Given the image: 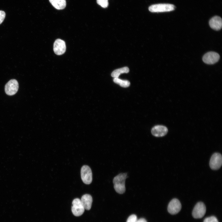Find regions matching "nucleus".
I'll list each match as a JSON object with an SVG mask.
<instances>
[{
	"instance_id": "nucleus-21",
	"label": "nucleus",
	"mask_w": 222,
	"mask_h": 222,
	"mask_svg": "<svg viewBox=\"0 0 222 222\" xmlns=\"http://www.w3.org/2000/svg\"><path fill=\"white\" fill-rule=\"evenodd\" d=\"M137 222H147L146 220L144 218H142L138 220Z\"/></svg>"
},
{
	"instance_id": "nucleus-13",
	"label": "nucleus",
	"mask_w": 222,
	"mask_h": 222,
	"mask_svg": "<svg viewBox=\"0 0 222 222\" xmlns=\"http://www.w3.org/2000/svg\"><path fill=\"white\" fill-rule=\"evenodd\" d=\"M81 201L85 209L89 210L91 207L92 199L89 194L83 195L81 198Z\"/></svg>"
},
{
	"instance_id": "nucleus-18",
	"label": "nucleus",
	"mask_w": 222,
	"mask_h": 222,
	"mask_svg": "<svg viewBox=\"0 0 222 222\" xmlns=\"http://www.w3.org/2000/svg\"><path fill=\"white\" fill-rule=\"evenodd\" d=\"M204 222H219L217 218L215 216H212L206 218Z\"/></svg>"
},
{
	"instance_id": "nucleus-14",
	"label": "nucleus",
	"mask_w": 222,
	"mask_h": 222,
	"mask_svg": "<svg viewBox=\"0 0 222 222\" xmlns=\"http://www.w3.org/2000/svg\"><path fill=\"white\" fill-rule=\"evenodd\" d=\"M49 1L53 6L58 10L64 9L66 6L65 0H49Z\"/></svg>"
},
{
	"instance_id": "nucleus-16",
	"label": "nucleus",
	"mask_w": 222,
	"mask_h": 222,
	"mask_svg": "<svg viewBox=\"0 0 222 222\" xmlns=\"http://www.w3.org/2000/svg\"><path fill=\"white\" fill-rule=\"evenodd\" d=\"M113 81L115 83L118 84L121 87L124 88L128 87L130 85V83L128 80H122L118 78H114Z\"/></svg>"
},
{
	"instance_id": "nucleus-9",
	"label": "nucleus",
	"mask_w": 222,
	"mask_h": 222,
	"mask_svg": "<svg viewBox=\"0 0 222 222\" xmlns=\"http://www.w3.org/2000/svg\"><path fill=\"white\" fill-rule=\"evenodd\" d=\"M181 208V204L177 199H173L170 202L168 206V211L171 214L178 213Z\"/></svg>"
},
{
	"instance_id": "nucleus-2",
	"label": "nucleus",
	"mask_w": 222,
	"mask_h": 222,
	"mask_svg": "<svg viewBox=\"0 0 222 222\" xmlns=\"http://www.w3.org/2000/svg\"><path fill=\"white\" fill-rule=\"evenodd\" d=\"M175 6L170 4H158L152 5L149 7V10L152 12H162L174 10Z\"/></svg>"
},
{
	"instance_id": "nucleus-11",
	"label": "nucleus",
	"mask_w": 222,
	"mask_h": 222,
	"mask_svg": "<svg viewBox=\"0 0 222 222\" xmlns=\"http://www.w3.org/2000/svg\"><path fill=\"white\" fill-rule=\"evenodd\" d=\"M167 128L162 125L154 126L151 130L152 135L156 137H161L165 135L168 132Z\"/></svg>"
},
{
	"instance_id": "nucleus-19",
	"label": "nucleus",
	"mask_w": 222,
	"mask_h": 222,
	"mask_svg": "<svg viewBox=\"0 0 222 222\" xmlns=\"http://www.w3.org/2000/svg\"><path fill=\"white\" fill-rule=\"evenodd\" d=\"M137 220L136 216L134 214H133L128 218L126 222H137Z\"/></svg>"
},
{
	"instance_id": "nucleus-4",
	"label": "nucleus",
	"mask_w": 222,
	"mask_h": 222,
	"mask_svg": "<svg viewBox=\"0 0 222 222\" xmlns=\"http://www.w3.org/2000/svg\"><path fill=\"white\" fill-rule=\"evenodd\" d=\"M84 209L79 199L76 198L73 200L72 211L75 216H78L81 215L84 212Z\"/></svg>"
},
{
	"instance_id": "nucleus-8",
	"label": "nucleus",
	"mask_w": 222,
	"mask_h": 222,
	"mask_svg": "<svg viewBox=\"0 0 222 222\" xmlns=\"http://www.w3.org/2000/svg\"><path fill=\"white\" fill-rule=\"evenodd\" d=\"M220 58L219 54L215 52H208L205 54L203 57V60L205 63L213 64L218 61Z\"/></svg>"
},
{
	"instance_id": "nucleus-7",
	"label": "nucleus",
	"mask_w": 222,
	"mask_h": 222,
	"mask_svg": "<svg viewBox=\"0 0 222 222\" xmlns=\"http://www.w3.org/2000/svg\"><path fill=\"white\" fill-rule=\"evenodd\" d=\"M206 208L205 204L202 202H199L195 206L192 212V214L195 218H200L205 215Z\"/></svg>"
},
{
	"instance_id": "nucleus-17",
	"label": "nucleus",
	"mask_w": 222,
	"mask_h": 222,
	"mask_svg": "<svg viewBox=\"0 0 222 222\" xmlns=\"http://www.w3.org/2000/svg\"><path fill=\"white\" fill-rule=\"evenodd\" d=\"M97 2L99 5L104 8L107 7L109 5L108 0H97Z\"/></svg>"
},
{
	"instance_id": "nucleus-15",
	"label": "nucleus",
	"mask_w": 222,
	"mask_h": 222,
	"mask_svg": "<svg viewBox=\"0 0 222 222\" xmlns=\"http://www.w3.org/2000/svg\"><path fill=\"white\" fill-rule=\"evenodd\" d=\"M129 72V68L127 67H124L116 69L111 73V76L114 78H118L120 75L123 73H128Z\"/></svg>"
},
{
	"instance_id": "nucleus-5",
	"label": "nucleus",
	"mask_w": 222,
	"mask_h": 222,
	"mask_svg": "<svg viewBox=\"0 0 222 222\" xmlns=\"http://www.w3.org/2000/svg\"><path fill=\"white\" fill-rule=\"evenodd\" d=\"M222 163L221 154L218 153H214L211 158L209 162L210 168L213 170H218L221 167Z\"/></svg>"
},
{
	"instance_id": "nucleus-12",
	"label": "nucleus",
	"mask_w": 222,
	"mask_h": 222,
	"mask_svg": "<svg viewBox=\"0 0 222 222\" xmlns=\"http://www.w3.org/2000/svg\"><path fill=\"white\" fill-rule=\"evenodd\" d=\"M209 24L212 29L216 31L219 30L222 28V19L219 16H215L209 20Z\"/></svg>"
},
{
	"instance_id": "nucleus-6",
	"label": "nucleus",
	"mask_w": 222,
	"mask_h": 222,
	"mask_svg": "<svg viewBox=\"0 0 222 222\" xmlns=\"http://www.w3.org/2000/svg\"><path fill=\"white\" fill-rule=\"evenodd\" d=\"M18 88V84L17 81L15 79H11L6 84L5 90L7 95L12 96L17 92Z\"/></svg>"
},
{
	"instance_id": "nucleus-1",
	"label": "nucleus",
	"mask_w": 222,
	"mask_h": 222,
	"mask_svg": "<svg viewBox=\"0 0 222 222\" xmlns=\"http://www.w3.org/2000/svg\"><path fill=\"white\" fill-rule=\"evenodd\" d=\"M128 177L126 173H121L114 178V188L117 192L122 194L125 192V181Z\"/></svg>"
},
{
	"instance_id": "nucleus-10",
	"label": "nucleus",
	"mask_w": 222,
	"mask_h": 222,
	"mask_svg": "<svg viewBox=\"0 0 222 222\" xmlns=\"http://www.w3.org/2000/svg\"><path fill=\"white\" fill-rule=\"evenodd\" d=\"M66 46L65 42L60 39H57L55 41L53 45V50L56 54L60 55L65 52Z\"/></svg>"
},
{
	"instance_id": "nucleus-3",
	"label": "nucleus",
	"mask_w": 222,
	"mask_h": 222,
	"mask_svg": "<svg viewBox=\"0 0 222 222\" xmlns=\"http://www.w3.org/2000/svg\"><path fill=\"white\" fill-rule=\"evenodd\" d=\"M81 179L85 184H90L92 181V173L90 167L87 165H84L81 169Z\"/></svg>"
},
{
	"instance_id": "nucleus-20",
	"label": "nucleus",
	"mask_w": 222,
	"mask_h": 222,
	"mask_svg": "<svg viewBox=\"0 0 222 222\" xmlns=\"http://www.w3.org/2000/svg\"><path fill=\"white\" fill-rule=\"evenodd\" d=\"M6 16V14L4 11L0 10V24L3 21Z\"/></svg>"
}]
</instances>
